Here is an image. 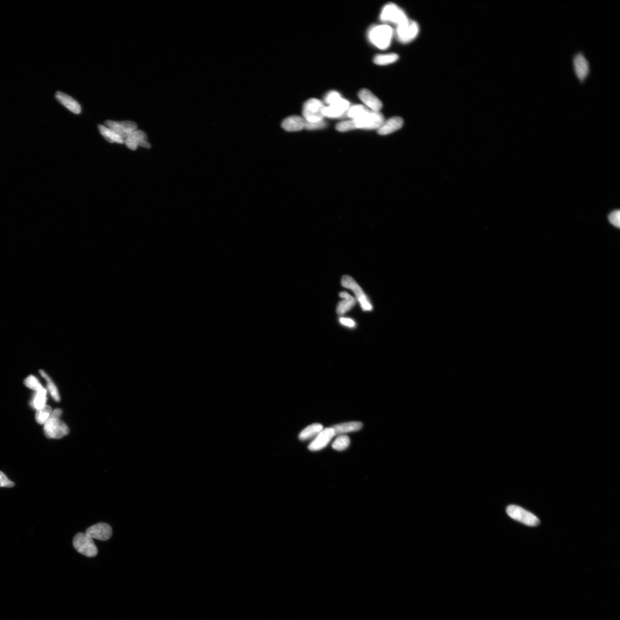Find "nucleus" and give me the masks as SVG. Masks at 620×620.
Listing matches in <instances>:
<instances>
[{"label": "nucleus", "instance_id": "obj_30", "mask_svg": "<svg viewBox=\"0 0 620 620\" xmlns=\"http://www.w3.org/2000/svg\"><path fill=\"white\" fill-rule=\"evenodd\" d=\"M25 386L32 390L37 391L43 388L38 379L34 376L31 375L26 377L24 381Z\"/></svg>", "mask_w": 620, "mask_h": 620}, {"label": "nucleus", "instance_id": "obj_26", "mask_svg": "<svg viewBox=\"0 0 620 620\" xmlns=\"http://www.w3.org/2000/svg\"><path fill=\"white\" fill-rule=\"evenodd\" d=\"M399 56L396 54H388L376 55L373 62L377 65H387L394 63L399 59Z\"/></svg>", "mask_w": 620, "mask_h": 620}, {"label": "nucleus", "instance_id": "obj_29", "mask_svg": "<svg viewBox=\"0 0 620 620\" xmlns=\"http://www.w3.org/2000/svg\"><path fill=\"white\" fill-rule=\"evenodd\" d=\"M368 109V108L365 107V106L361 105H354L349 108L348 111H347V115L352 120L356 119L362 114H364Z\"/></svg>", "mask_w": 620, "mask_h": 620}, {"label": "nucleus", "instance_id": "obj_33", "mask_svg": "<svg viewBox=\"0 0 620 620\" xmlns=\"http://www.w3.org/2000/svg\"><path fill=\"white\" fill-rule=\"evenodd\" d=\"M609 221L614 226L620 228V211L619 210H615L609 215Z\"/></svg>", "mask_w": 620, "mask_h": 620}, {"label": "nucleus", "instance_id": "obj_7", "mask_svg": "<svg viewBox=\"0 0 620 620\" xmlns=\"http://www.w3.org/2000/svg\"><path fill=\"white\" fill-rule=\"evenodd\" d=\"M341 284L345 288L349 289L352 290L356 297L357 300L361 305V308L364 311H371L372 310V306L370 304V302L364 291L361 288L357 282L350 277V276L345 275L342 278Z\"/></svg>", "mask_w": 620, "mask_h": 620}, {"label": "nucleus", "instance_id": "obj_14", "mask_svg": "<svg viewBox=\"0 0 620 620\" xmlns=\"http://www.w3.org/2000/svg\"><path fill=\"white\" fill-rule=\"evenodd\" d=\"M349 108V101L341 98L334 104L324 107L323 114L324 117H327L328 118H339L348 111Z\"/></svg>", "mask_w": 620, "mask_h": 620}, {"label": "nucleus", "instance_id": "obj_34", "mask_svg": "<svg viewBox=\"0 0 620 620\" xmlns=\"http://www.w3.org/2000/svg\"><path fill=\"white\" fill-rule=\"evenodd\" d=\"M341 98V95L338 92H331L327 94L325 100H326V103L330 106L335 103L336 102H337Z\"/></svg>", "mask_w": 620, "mask_h": 620}, {"label": "nucleus", "instance_id": "obj_32", "mask_svg": "<svg viewBox=\"0 0 620 620\" xmlns=\"http://www.w3.org/2000/svg\"><path fill=\"white\" fill-rule=\"evenodd\" d=\"M326 126L327 124L323 120L317 122H309L305 120V128L306 130H315L323 129Z\"/></svg>", "mask_w": 620, "mask_h": 620}, {"label": "nucleus", "instance_id": "obj_5", "mask_svg": "<svg viewBox=\"0 0 620 620\" xmlns=\"http://www.w3.org/2000/svg\"><path fill=\"white\" fill-rule=\"evenodd\" d=\"M506 513L512 519L528 525V526H537L540 523V520L534 514L528 512L519 506L510 505L506 508Z\"/></svg>", "mask_w": 620, "mask_h": 620}, {"label": "nucleus", "instance_id": "obj_24", "mask_svg": "<svg viewBox=\"0 0 620 620\" xmlns=\"http://www.w3.org/2000/svg\"><path fill=\"white\" fill-rule=\"evenodd\" d=\"M47 402V391L46 389L42 388L39 390L36 391L31 401V406L36 410L43 408L46 404Z\"/></svg>", "mask_w": 620, "mask_h": 620}, {"label": "nucleus", "instance_id": "obj_4", "mask_svg": "<svg viewBox=\"0 0 620 620\" xmlns=\"http://www.w3.org/2000/svg\"><path fill=\"white\" fill-rule=\"evenodd\" d=\"M73 544L75 549L86 557H94L98 554L97 547L93 539L86 532L78 533L74 536Z\"/></svg>", "mask_w": 620, "mask_h": 620}, {"label": "nucleus", "instance_id": "obj_28", "mask_svg": "<svg viewBox=\"0 0 620 620\" xmlns=\"http://www.w3.org/2000/svg\"><path fill=\"white\" fill-rule=\"evenodd\" d=\"M350 442L348 437L342 435L336 438L334 443L332 444V447L335 451H342L349 447Z\"/></svg>", "mask_w": 620, "mask_h": 620}, {"label": "nucleus", "instance_id": "obj_35", "mask_svg": "<svg viewBox=\"0 0 620 620\" xmlns=\"http://www.w3.org/2000/svg\"><path fill=\"white\" fill-rule=\"evenodd\" d=\"M14 485L13 482L10 481L4 473L0 471V487H12Z\"/></svg>", "mask_w": 620, "mask_h": 620}, {"label": "nucleus", "instance_id": "obj_11", "mask_svg": "<svg viewBox=\"0 0 620 620\" xmlns=\"http://www.w3.org/2000/svg\"><path fill=\"white\" fill-rule=\"evenodd\" d=\"M124 144L128 149L132 151L137 150L138 147L148 149L151 148L147 135L141 130H137L132 132L124 140Z\"/></svg>", "mask_w": 620, "mask_h": 620}, {"label": "nucleus", "instance_id": "obj_23", "mask_svg": "<svg viewBox=\"0 0 620 620\" xmlns=\"http://www.w3.org/2000/svg\"><path fill=\"white\" fill-rule=\"evenodd\" d=\"M322 430L323 426L322 425L319 424V423H314V424L306 427L305 429L302 431L300 436H299V438H300L301 441L311 439V438L316 437L317 435L322 432Z\"/></svg>", "mask_w": 620, "mask_h": 620}, {"label": "nucleus", "instance_id": "obj_15", "mask_svg": "<svg viewBox=\"0 0 620 620\" xmlns=\"http://www.w3.org/2000/svg\"><path fill=\"white\" fill-rule=\"evenodd\" d=\"M573 65L574 71L578 79L581 82L584 81L590 73L589 63L588 60L586 59L583 54H578L573 59Z\"/></svg>", "mask_w": 620, "mask_h": 620}, {"label": "nucleus", "instance_id": "obj_22", "mask_svg": "<svg viewBox=\"0 0 620 620\" xmlns=\"http://www.w3.org/2000/svg\"><path fill=\"white\" fill-rule=\"evenodd\" d=\"M98 130H99L101 135L109 143H118L120 144V145L124 144V140L117 135L115 131L110 129V128L103 126V125H99L98 126Z\"/></svg>", "mask_w": 620, "mask_h": 620}, {"label": "nucleus", "instance_id": "obj_16", "mask_svg": "<svg viewBox=\"0 0 620 620\" xmlns=\"http://www.w3.org/2000/svg\"><path fill=\"white\" fill-rule=\"evenodd\" d=\"M358 97L366 107L370 110L379 112L383 108L381 101L375 95L368 89H364L360 91Z\"/></svg>", "mask_w": 620, "mask_h": 620}, {"label": "nucleus", "instance_id": "obj_10", "mask_svg": "<svg viewBox=\"0 0 620 620\" xmlns=\"http://www.w3.org/2000/svg\"><path fill=\"white\" fill-rule=\"evenodd\" d=\"M105 126L110 128L119 135L123 139H126L132 132L138 130V126L134 122L125 121V122H115L107 120L105 122Z\"/></svg>", "mask_w": 620, "mask_h": 620}, {"label": "nucleus", "instance_id": "obj_20", "mask_svg": "<svg viewBox=\"0 0 620 620\" xmlns=\"http://www.w3.org/2000/svg\"><path fill=\"white\" fill-rule=\"evenodd\" d=\"M362 426L361 422H351L336 425L331 428L333 429L335 436H342L346 433L357 432L362 428Z\"/></svg>", "mask_w": 620, "mask_h": 620}, {"label": "nucleus", "instance_id": "obj_19", "mask_svg": "<svg viewBox=\"0 0 620 620\" xmlns=\"http://www.w3.org/2000/svg\"><path fill=\"white\" fill-rule=\"evenodd\" d=\"M305 120L298 116L288 117L283 121L282 127L287 132H298L305 128Z\"/></svg>", "mask_w": 620, "mask_h": 620}, {"label": "nucleus", "instance_id": "obj_6", "mask_svg": "<svg viewBox=\"0 0 620 620\" xmlns=\"http://www.w3.org/2000/svg\"><path fill=\"white\" fill-rule=\"evenodd\" d=\"M324 105L319 100L311 98L306 101L303 108L304 119L309 122H317L323 120Z\"/></svg>", "mask_w": 620, "mask_h": 620}, {"label": "nucleus", "instance_id": "obj_3", "mask_svg": "<svg viewBox=\"0 0 620 620\" xmlns=\"http://www.w3.org/2000/svg\"><path fill=\"white\" fill-rule=\"evenodd\" d=\"M44 425L45 436L50 439H60L70 433L69 427L65 423L60 420V418L53 417L51 415Z\"/></svg>", "mask_w": 620, "mask_h": 620}, {"label": "nucleus", "instance_id": "obj_1", "mask_svg": "<svg viewBox=\"0 0 620 620\" xmlns=\"http://www.w3.org/2000/svg\"><path fill=\"white\" fill-rule=\"evenodd\" d=\"M393 36V30L387 25L374 26L369 32V39L377 47L385 50L389 47Z\"/></svg>", "mask_w": 620, "mask_h": 620}, {"label": "nucleus", "instance_id": "obj_21", "mask_svg": "<svg viewBox=\"0 0 620 620\" xmlns=\"http://www.w3.org/2000/svg\"><path fill=\"white\" fill-rule=\"evenodd\" d=\"M339 297L343 298V300L340 302L336 308V313L339 315L345 314L347 311H349L351 308L356 303L355 299L351 296L350 294L346 292H342L339 294Z\"/></svg>", "mask_w": 620, "mask_h": 620}, {"label": "nucleus", "instance_id": "obj_13", "mask_svg": "<svg viewBox=\"0 0 620 620\" xmlns=\"http://www.w3.org/2000/svg\"><path fill=\"white\" fill-rule=\"evenodd\" d=\"M335 436L334 430L331 427L322 430L309 445V450L311 451H318L324 449Z\"/></svg>", "mask_w": 620, "mask_h": 620}, {"label": "nucleus", "instance_id": "obj_18", "mask_svg": "<svg viewBox=\"0 0 620 620\" xmlns=\"http://www.w3.org/2000/svg\"><path fill=\"white\" fill-rule=\"evenodd\" d=\"M55 97L60 104L69 109L70 111L74 114H80L82 111L81 105L73 98L61 92L56 93Z\"/></svg>", "mask_w": 620, "mask_h": 620}, {"label": "nucleus", "instance_id": "obj_25", "mask_svg": "<svg viewBox=\"0 0 620 620\" xmlns=\"http://www.w3.org/2000/svg\"><path fill=\"white\" fill-rule=\"evenodd\" d=\"M39 372L41 376L44 377L45 380H46L48 390L50 392L52 398L54 399L56 402H59L60 401V395L58 388L56 387L54 381L52 380L50 377L46 373L43 371V370H40Z\"/></svg>", "mask_w": 620, "mask_h": 620}, {"label": "nucleus", "instance_id": "obj_27", "mask_svg": "<svg viewBox=\"0 0 620 620\" xmlns=\"http://www.w3.org/2000/svg\"><path fill=\"white\" fill-rule=\"evenodd\" d=\"M52 412L51 407L45 404L43 408L37 410L35 415L36 421L40 425H44V423L50 418Z\"/></svg>", "mask_w": 620, "mask_h": 620}, {"label": "nucleus", "instance_id": "obj_2", "mask_svg": "<svg viewBox=\"0 0 620 620\" xmlns=\"http://www.w3.org/2000/svg\"><path fill=\"white\" fill-rule=\"evenodd\" d=\"M353 120L356 129L378 130L384 123V117L379 112L368 109L364 114Z\"/></svg>", "mask_w": 620, "mask_h": 620}, {"label": "nucleus", "instance_id": "obj_12", "mask_svg": "<svg viewBox=\"0 0 620 620\" xmlns=\"http://www.w3.org/2000/svg\"><path fill=\"white\" fill-rule=\"evenodd\" d=\"M86 533L92 539L106 541L112 536V528L108 524L99 523L87 529Z\"/></svg>", "mask_w": 620, "mask_h": 620}, {"label": "nucleus", "instance_id": "obj_36", "mask_svg": "<svg viewBox=\"0 0 620 620\" xmlns=\"http://www.w3.org/2000/svg\"><path fill=\"white\" fill-rule=\"evenodd\" d=\"M339 322L344 326L349 327L351 328L355 326V323L353 319L350 318H346V317H340Z\"/></svg>", "mask_w": 620, "mask_h": 620}, {"label": "nucleus", "instance_id": "obj_9", "mask_svg": "<svg viewBox=\"0 0 620 620\" xmlns=\"http://www.w3.org/2000/svg\"><path fill=\"white\" fill-rule=\"evenodd\" d=\"M419 33L417 22L408 20L398 26L397 36L400 42L407 43L415 39Z\"/></svg>", "mask_w": 620, "mask_h": 620}, {"label": "nucleus", "instance_id": "obj_17", "mask_svg": "<svg viewBox=\"0 0 620 620\" xmlns=\"http://www.w3.org/2000/svg\"><path fill=\"white\" fill-rule=\"evenodd\" d=\"M404 124L403 119L400 117H394L389 119L382 125L378 129V134L380 135H388L394 133L402 128Z\"/></svg>", "mask_w": 620, "mask_h": 620}, {"label": "nucleus", "instance_id": "obj_8", "mask_svg": "<svg viewBox=\"0 0 620 620\" xmlns=\"http://www.w3.org/2000/svg\"><path fill=\"white\" fill-rule=\"evenodd\" d=\"M381 20L384 22H390L399 25L408 20L405 13L400 7L390 3L384 7L380 16Z\"/></svg>", "mask_w": 620, "mask_h": 620}, {"label": "nucleus", "instance_id": "obj_31", "mask_svg": "<svg viewBox=\"0 0 620 620\" xmlns=\"http://www.w3.org/2000/svg\"><path fill=\"white\" fill-rule=\"evenodd\" d=\"M356 129L353 120L344 121L340 122L336 126V130L339 132H345Z\"/></svg>", "mask_w": 620, "mask_h": 620}]
</instances>
